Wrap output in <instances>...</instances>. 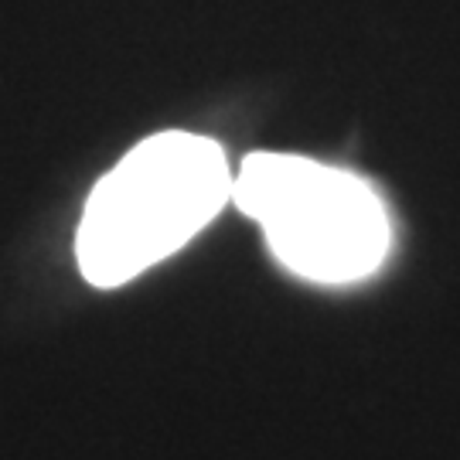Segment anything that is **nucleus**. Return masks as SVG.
<instances>
[{
	"instance_id": "obj_2",
	"label": "nucleus",
	"mask_w": 460,
	"mask_h": 460,
	"mask_svg": "<svg viewBox=\"0 0 460 460\" xmlns=\"http://www.w3.org/2000/svg\"><path fill=\"white\" fill-rule=\"evenodd\" d=\"M232 205L263 229L279 266L314 283L372 277L393 243L372 184L300 154H249L232 174Z\"/></svg>"
},
{
	"instance_id": "obj_1",
	"label": "nucleus",
	"mask_w": 460,
	"mask_h": 460,
	"mask_svg": "<svg viewBox=\"0 0 460 460\" xmlns=\"http://www.w3.org/2000/svg\"><path fill=\"white\" fill-rule=\"evenodd\" d=\"M232 201V167L208 137L140 140L85 201L75 256L93 287H123L184 249Z\"/></svg>"
}]
</instances>
